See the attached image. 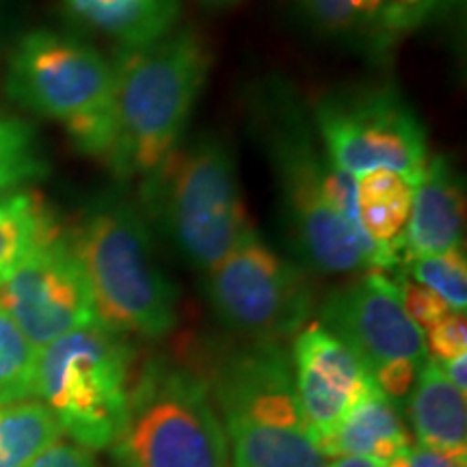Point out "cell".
Returning a JSON list of instances; mask_svg holds the SVG:
<instances>
[{"label": "cell", "mask_w": 467, "mask_h": 467, "mask_svg": "<svg viewBox=\"0 0 467 467\" xmlns=\"http://www.w3.org/2000/svg\"><path fill=\"white\" fill-rule=\"evenodd\" d=\"M247 113L279 189L284 217L301 255L327 275L392 271L375 243L327 200L331 162L320 151L303 98L288 80L268 76L247 93Z\"/></svg>", "instance_id": "cell-1"}, {"label": "cell", "mask_w": 467, "mask_h": 467, "mask_svg": "<svg viewBox=\"0 0 467 467\" xmlns=\"http://www.w3.org/2000/svg\"><path fill=\"white\" fill-rule=\"evenodd\" d=\"M200 33L178 28L156 42L119 48L113 63V150L121 178H148L178 148L210 69Z\"/></svg>", "instance_id": "cell-2"}, {"label": "cell", "mask_w": 467, "mask_h": 467, "mask_svg": "<svg viewBox=\"0 0 467 467\" xmlns=\"http://www.w3.org/2000/svg\"><path fill=\"white\" fill-rule=\"evenodd\" d=\"M234 467H327L307 435L292 359L282 342L221 350L206 379Z\"/></svg>", "instance_id": "cell-3"}, {"label": "cell", "mask_w": 467, "mask_h": 467, "mask_svg": "<svg viewBox=\"0 0 467 467\" xmlns=\"http://www.w3.org/2000/svg\"><path fill=\"white\" fill-rule=\"evenodd\" d=\"M69 241L102 327L145 340H159L173 329L178 292L156 260L145 217L134 203L119 197L98 202Z\"/></svg>", "instance_id": "cell-4"}, {"label": "cell", "mask_w": 467, "mask_h": 467, "mask_svg": "<svg viewBox=\"0 0 467 467\" xmlns=\"http://www.w3.org/2000/svg\"><path fill=\"white\" fill-rule=\"evenodd\" d=\"M145 208L180 254L210 271L254 232L238 184L234 151L217 134H202L143 182Z\"/></svg>", "instance_id": "cell-5"}, {"label": "cell", "mask_w": 467, "mask_h": 467, "mask_svg": "<svg viewBox=\"0 0 467 467\" xmlns=\"http://www.w3.org/2000/svg\"><path fill=\"white\" fill-rule=\"evenodd\" d=\"M110 457L117 467H230L206 379L165 355L145 361Z\"/></svg>", "instance_id": "cell-6"}, {"label": "cell", "mask_w": 467, "mask_h": 467, "mask_svg": "<svg viewBox=\"0 0 467 467\" xmlns=\"http://www.w3.org/2000/svg\"><path fill=\"white\" fill-rule=\"evenodd\" d=\"M7 91L17 104L66 126L76 148L109 161L113 66L72 35L37 28L11 52Z\"/></svg>", "instance_id": "cell-7"}, {"label": "cell", "mask_w": 467, "mask_h": 467, "mask_svg": "<svg viewBox=\"0 0 467 467\" xmlns=\"http://www.w3.org/2000/svg\"><path fill=\"white\" fill-rule=\"evenodd\" d=\"M132 359L126 336L107 327L72 331L39 348L35 396L74 443L110 448L126 424Z\"/></svg>", "instance_id": "cell-8"}, {"label": "cell", "mask_w": 467, "mask_h": 467, "mask_svg": "<svg viewBox=\"0 0 467 467\" xmlns=\"http://www.w3.org/2000/svg\"><path fill=\"white\" fill-rule=\"evenodd\" d=\"M312 121L331 165L355 178L385 169L416 182L429 161L424 124L389 83L325 93L314 107Z\"/></svg>", "instance_id": "cell-9"}, {"label": "cell", "mask_w": 467, "mask_h": 467, "mask_svg": "<svg viewBox=\"0 0 467 467\" xmlns=\"http://www.w3.org/2000/svg\"><path fill=\"white\" fill-rule=\"evenodd\" d=\"M206 296L227 329L254 342H282L299 334L314 306L306 271L255 232L210 268Z\"/></svg>", "instance_id": "cell-10"}, {"label": "cell", "mask_w": 467, "mask_h": 467, "mask_svg": "<svg viewBox=\"0 0 467 467\" xmlns=\"http://www.w3.org/2000/svg\"><path fill=\"white\" fill-rule=\"evenodd\" d=\"M0 307L35 348L100 325L89 282L63 232L33 249L0 279Z\"/></svg>", "instance_id": "cell-11"}, {"label": "cell", "mask_w": 467, "mask_h": 467, "mask_svg": "<svg viewBox=\"0 0 467 467\" xmlns=\"http://www.w3.org/2000/svg\"><path fill=\"white\" fill-rule=\"evenodd\" d=\"M320 325L358 355L370 377L392 361L422 366L429 359L422 329L407 317L399 285L383 271L364 273L327 295Z\"/></svg>", "instance_id": "cell-12"}, {"label": "cell", "mask_w": 467, "mask_h": 467, "mask_svg": "<svg viewBox=\"0 0 467 467\" xmlns=\"http://www.w3.org/2000/svg\"><path fill=\"white\" fill-rule=\"evenodd\" d=\"M290 359L307 435L320 451L375 381L358 355L320 323L296 334Z\"/></svg>", "instance_id": "cell-13"}, {"label": "cell", "mask_w": 467, "mask_h": 467, "mask_svg": "<svg viewBox=\"0 0 467 467\" xmlns=\"http://www.w3.org/2000/svg\"><path fill=\"white\" fill-rule=\"evenodd\" d=\"M463 244V197L443 156L426 161L413 186L405 227V260L446 254Z\"/></svg>", "instance_id": "cell-14"}, {"label": "cell", "mask_w": 467, "mask_h": 467, "mask_svg": "<svg viewBox=\"0 0 467 467\" xmlns=\"http://www.w3.org/2000/svg\"><path fill=\"white\" fill-rule=\"evenodd\" d=\"M76 26L113 39L119 48L156 42L178 26L182 0H58Z\"/></svg>", "instance_id": "cell-15"}, {"label": "cell", "mask_w": 467, "mask_h": 467, "mask_svg": "<svg viewBox=\"0 0 467 467\" xmlns=\"http://www.w3.org/2000/svg\"><path fill=\"white\" fill-rule=\"evenodd\" d=\"M405 407L420 446L443 452L448 457L465 459V394H461L448 381L440 361L426 359L420 366L418 379Z\"/></svg>", "instance_id": "cell-16"}, {"label": "cell", "mask_w": 467, "mask_h": 467, "mask_svg": "<svg viewBox=\"0 0 467 467\" xmlns=\"http://www.w3.org/2000/svg\"><path fill=\"white\" fill-rule=\"evenodd\" d=\"M413 446L400 409L383 396L381 389L370 388L325 441L320 452L325 457H368L379 463H389Z\"/></svg>", "instance_id": "cell-17"}, {"label": "cell", "mask_w": 467, "mask_h": 467, "mask_svg": "<svg viewBox=\"0 0 467 467\" xmlns=\"http://www.w3.org/2000/svg\"><path fill=\"white\" fill-rule=\"evenodd\" d=\"M413 182L396 171L364 173L358 178V219L368 241L375 243L389 266L405 262V227L413 202Z\"/></svg>", "instance_id": "cell-18"}, {"label": "cell", "mask_w": 467, "mask_h": 467, "mask_svg": "<svg viewBox=\"0 0 467 467\" xmlns=\"http://www.w3.org/2000/svg\"><path fill=\"white\" fill-rule=\"evenodd\" d=\"M58 232L55 214L37 192L20 189L0 197V279Z\"/></svg>", "instance_id": "cell-19"}, {"label": "cell", "mask_w": 467, "mask_h": 467, "mask_svg": "<svg viewBox=\"0 0 467 467\" xmlns=\"http://www.w3.org/2000/svg\"><path fill=\"white\" fill-rule=\"evenodd\" d=\"M61 435L57 420L39 400L0 407V467H25Z\"/></svg>", "instance_id": "cell-20"}, {"label": "cell", "mask_w": 467, "mask_h": 467, "mask_svg": "<svg viewBox=\"0 0 467 467\" xmlns=\"http://www.w3.org/2000/svg\"><path fill=\"white\" fill-rule=\"evenodd\" d=\"M48 173V161L35 128L14 117H0V197L37 182Z\"/></svg>", "instance_id": "cell-21"}, {"label": "cell", "mask_w": 467, "mask_h": 467, "mask_svg": "<svg viewBox=\"0 0 467 467\" xmlns=\"http://www.w3.org/2000/svg\"><path fill=\"white\" fill-rule=\"evenodd\" d=\"M37 355L28 337L0 307V407L35 396Z\"/></svg>", "instance_id": "cell-22"}, {"label": "cell", "mask_w": 467, "mask_h": 467, "mask_svg": "<svg viewBox=\"0 0 467 467\" xmlns=\"http://www.w3.org/2000/svg\"><path fill=\"white\" fill-rule=\"evenodd\" d=\"M407 275L413 282L426 285L440 295L452 312H465L467 307V265L463 249L446 251V254L424 255V258H407L402 262Z\"/></svg>", "instance_id": "cell-23"}, {"label": "cell", "mask_w": 467, "mask_h": 467, "mask_svg": "<svg viewBox=\"0 0 467 467\" xmlns=\"http://www.w3.org/2000/svg\"><path fill=\"white\" fill-rule=\"evenodd\" d=\"M303 25L320 37L370 39V31L361 16L359 0H296Z\"/></svg>", "instance_id": "cell-24"}, {"label": "cell", "mask_w": 467, "mask_h": 467, "mask_svg": "<svg viewBox=\"0 0 467 467\" xmlns=\"http://www.w3.org/2000/svg\"><path fill=\"white\" fill-rule=\"evenodd\" d=\"M396 285H399L402 307H405L407 317L416 323L420 329H429L433 327L437 320L446 317L448 312H452L448 307V303L441 299L440 295H435L433 290H429L426 285L413 282L411 277L400 273L399 277L394 279Z\"/></svg>", "instance_id": "cell-25"}, {"label": "cell", "mask_w": 467, "mask_h": 467, "mask_svg": "<svg viewBox=\"0 0 467 467\" xmlns=\"http://www.w3.org/2000/svg\"><path fill=\"white\" fill-rule=\"evenodd\" d=\"M426 334L437 361H451L467 353L465 312H448L433 327H429Z\"/></svg>", "instance_id": "cell-26"}, {"label": "cell", "mask_w": 467, "mask_h": 467, "mask_svg": "<svg viewBox=\"0 0 467 467\" xmlns=\"http://www.w3.org/2000/svg\"><path fill=\"white\" fill-rule=\"evenodd\" d=\"M418 372H420L418 364L400 359L379 368L375 375H372V381L377 383V388L381 389L385 399L392 400L396 407L402 409L407 405V399L409 394H411L413 383H416Z\"/></svg>", "instance_id": "cell-27"}, {"label": "cell", "mask_w": 467, "mask_h": 467, "mask_svg": "<svg viewBox=\"0 0 467 467\" xmlns=\"http://www.w3.org/2000/svg\"><path fill=\"white\" fill-rule=\"evenodd\" d=\"M25 467H98L91 451L78 443L55 441Z\"/></svg>", "instance_id": "cell-28"}, {"label": "cell", "mask_w": 467, "mask_h": 467, "mask_svg": "<svg viewBox=\"0 0 467 467\" xmlns=\"http://www.w3.org/2000/svg\"><path fill=\"white\" fill-rule=\"evenodd\" d=\"M385 467H465V459L448 457L418 443V446H409L400 457L385 463Z\"/></svg>", "instance_id": "cell-29"}, {"label": "cell", "mask_w": 467, "mask_h": 467, "mask_svg": "<svg viewBox=\"0 0 467 467\" xmlns=\"http://www.w3.org/2000/svg\"><path fill=\"white\" fill-rule=\"evenodd\" d=\"M443 364V375H446L448 381H451L454 388L459 389L461 394H465L467 389V355H461L457 359L441 361Z\"/></svg>", "instance_id": "cell-30"}, {"label": "cell", "mask_w": 467, "mask_h": 467, "mask_svg": "<svg viewBox=\"0 0 467 467\" xmlns=\"http://www.w3.org/2000/svg\"><path fill=\"white\" fill-rule=\"evenodd\" d=\"M383 7V0H359L361 16H364V22L368 25V31H370V42H372V26H375V20L379 11Z\"/></svg>", "instance_id": "cell-31"}, {"label": "cell", "mask_w": 467, "mask_h": 467, "mask_svg": "<svg viewBox=\"0 0 467 467\" xmlns=\"http://www.w3.org/2000/svg\"><path fill=\"white\" fill-rule=\"evenodd\" d=\"M327 467H385V465L368 457H337L334 463Z\"/></svg>", "instance_id": "cell-32"}, {"label": "cell", "mask_w": 467, "mask_h": 467, "mask_svg": "<svg viewBox=\"0 0 467 467\" xmlns=\"http://www.w3.org/2000/svg\"><path fill=\"white\" fill-rule=\"evenodd\" d=\"M208 3H214V5H223V3H234V0H208Z\"/></svg>", "instance_id": "cell-33"}]
</instances>
